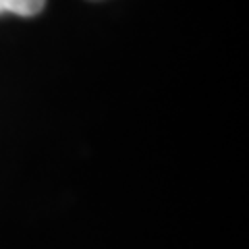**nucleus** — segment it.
Segmentation results:
<instances>
[{
    "label": "nucleus",
    "instance_id": "f257e3e1",
    "mask_svg": "<svg viewBox=\"0 0 249 249\" xmlns=\"http://www.w3.org/2000/svg\"><path fill=\"white\" fill-rule=\"evenodd\" d=\"M46 0H0V15L34 17L44 9Z\"/></svg>",
    "mask_w": 249,
    "mask_h": 249
}]
</instances>
